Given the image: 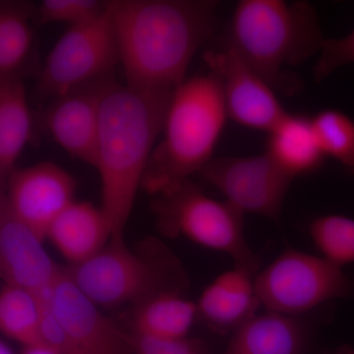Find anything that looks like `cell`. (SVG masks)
Listing matches in <instances>:
<instances>
[{"mask_svg":"<svg viewBox=\"0 0 354 354\" xmlns=\"http://www.w3.org/2000/svg\"><path fill=\"white\" fill-rule=\"evenodd\" d=\"M41 298L24 288L4 285L0 290V332L24 346L44 344L41 337Z\"/></svg>","mask_w":354,"mask_h":354,"instance_id":"7402d4cb","label":"cell"},{"mask_svg":"<svg viewBox=\"0 0 354 354\" xmlns=\"http://www.w3.org/2000/svg\"><path fill=\"white\" fill-rule=\"evenodd\" d=\"M205 62L220 81L227 116L234 122L268 133L288 113L276 91L227 43L218 50L208 51Z\"/></svg>","mask_w":354,"mask_h":354,"instance_id":"8fae6325","label":"cell"},{"mask_svg":"<svg viewBox=\"0 0 354 354\" xmlns=\"http://www.w3.org/2000/svg\"><path fill=\"white\" fill-rule=\"evenodd\" d=\"M109 4L100 0H44L35 16L41 26L62 23L74 27L97 19L108 10Z\"/></svg>","mask_w":354,"mask_h":354,"instance_id":"d4e9b609","label":"cell"},{"mask_svg":"<svg viewBox=\"0 0 354 354\" xmlns=\"http://www.w3.org/2000/svg\"><path fill=\"white\" fill-rule=\"evenodd\" d=\"M44 239L11 213L7 205L0 216V279L41 295L50 290L64 270L50 257Z\"/></svg>","mask_w":354,"mask_h":354,"instance_id":"4fadbf2b","label":"cell"},{"mask_svg":"<svg viewBox=\"0 0 354 354\" xmlns=\"http://www.w3.org/2000/svg\"><path fill=\"white\" fill-rule=\"evenodd\" d=\"M200 174L243 215L254 214L274 221L281 218L295 180L266 152L251 157L213 158Z\"/></svg>","mask_w":354,"mask_h":354,"instance_id":"30bf717a","label":"cell"},{"mask_svg":"<svg viewBox=\"0 0 354 354\" xmlns=\"http://www.w3.org/2000/svg\"><path fill=\"white\" fill-rule=\"evenodd\" d=\"M227 118L220 81L212 72L186 78L172 92L142 187L157 196L201 171Z\"/></svg>","mask_w":354,"mask_h":354,"instance_id":"277c9868","label":"cell"},{"mask_svg":"<svg viewBox=\"0 0 354 354\" xmlns=\"http://www.w3.org/2000/svg\"><path fill=\"white\" fill-rule=\"evenodd\" d=\"M113 79L77 88L50 100L44 123L53 138L72 157L94 165L102 95Z\"/></svg>","mask_w":354,"mask_h":354,"instance_id":"5bb4252c","label":"cell"},{"mask_svg":"<svg viewBox=\"0 0 354 354\" xmlns=\"http://www.w3.org/2000/svg\"><path fill=\"white\" fill-rule=\"evenodd\" d=\"M267 134L266 153L293 179L313 174L325 162L312 118L288 113Z\"/></svg>","mask_w":354,"mask_h":354,"instance_id":"ac0fdd59","label":"cell"},{"mask_svg":"<svg viewBox=\"0 0 354 354\" xmlns=\"http://www.w3.org/2000/svg\"><path fill=\"white\" fill-rule=\"evenodd\" d=\"M120 64L113 21L108 10L97 19L69 27L46 58L39 76V94L53 100L113 78Z\"/></svg>","mask_w":354,"mask_h":354,"instance_id":"9c48e42d","label":"cell"},{"mask_svg":"<svg viewBox=\"0 0 354 354\" xmlns=\"http://www.w3.org/2000/svg\"><path fill=\"white\" fill-rule=\"evenodd\" d=\"M255 274L235 267L221 272L197 300L198 318L216 332L232 334L259 312Z\"/></svg>","mask_w":354,"mask_h":354,"instance_id":"9a60e30c","label":"cell"},{"mask_svg":"<svg viewBox=\"0 0 354 354\" xmlns=\"http://www.w3.org/2000/svg\"><path fill=\"white\" fill-rule=\"evenodd\" d=\"M0 354H13V353L4 342L0 341Z\"/></svg>","mask_w":354,"mask_h":354,"instance_id":"f546056e","label":"cell"},{"mask_svg":"<svg viewBox=\"0 0 354 354\" xmlns=\"http://www.w3.org/2000/svg\"><path fill=\"white\" fill-rule=\"evenodd\" d=\"M317 139L326 158H332L354 172V120L335 109H325L312 118Z\"/></svg>","mask_w":354,"mask_h":354,"instance_id":"cb8c5ba5","label":"cell"},{"mask_svg":"<svg viewBox=\"0 0 354 354\" xmlns=\"http://www.w3.org/2000/svg\"><path fill=\"white\" fill-rule=\"evenodd\" d=\"M152 209L167 236L185 237L230 256L235 267L255 274L259 271L260 257L247 241L243 214L227 201L209 197L190 179L157 195Z\"/></svg>","mask_w":354,"mask_h":354,"instance_id":"8992f818","label":"cell"},{"mask_svg":"<svg viewBox=\"0 0 354 354\" xmlns=\"http://www.w3.org/2000/svg\"><path fill=\"white\" fill-rule=\"evenodd\" d=\"M23 354H58L55 349L46 344H36V346H24Z\"/></svg>","mask_w":354,"mask_h":354,"instance_id":"83f0119b","label":"cell"},{"mask_svg":"<svg viewBox=\"0 0 354 354\" xmlns=\"http://www.w3.org/2000/svg\"><path fill=\"white\" fill-rule=\"evenodd\" d=\"M75 178L53 162L15 169L6 183L7 205L16 218L46 239L55 218L75 201Z\"/></svg>","mask_w":354,"mask_h":354,"instance_id":"7c38bea8","label":"cell"},{"mask_svg":"<svg viewBox=\"0 0 354 354\" xmlns=\"http://www.w3.org/2000/svg\"><path fill=\"white\" fill-rule=\"evenodd\" d=\"M198 319L196 302L181 290L155 293L136 305L132 334L155 339H178L189 337Z\"/></svg>","mask_w":354,"mask_h":354,"instance_id":"d6986e66","label":"cell"},{"mask_svg":"<svg viewBox=\"0 0 354 354\" xmlns=\"http://www.w3.org/2000/svg\"><path fill=\"white\" fill-rule=\"evenodd\" d=\"M41 337L58 354H135L130 335L121 330L99 306L62 272L43 295Z\"/></svg>","mask_w":354,"mask_h":354,"instance_id":"ba28073f","label":"cell"},{"mask_svg":"<svg viewBox=\"0 0 354 354\" xmlns=\"http://www.w3.org/2000/svg\"><path fill=\"white\" fill-rule=\"evenodd\" d=\"M35 13L32 4L0 1V80L20 76L34 41L31 19Z\"/></svg>","mask_w":354,"mask_h":354,"instance_id":"44dd1931","label":"cell"},{"mask_svg":"<svg viewBox=\"0 0 354 354\" xmlns=\"http://www.w3.org/2000/svg\"><path fill=\"white\" fill-rule=\"evenodd\" d=\"M171 94L137 90L113 81L102 95L93 167L101 179V208L111 223V239H124Z\"/></svg>","mask_w":354,"mask_h":354,"instance_id":"7a4b0ae2","label":"cell"},{"mask_svg":"<svg viewBox=\"0 0 354 354\" xmlns=\"http://www.w3.org/2000/svg\"><path fill=\"white\" fill-rule=\"evenodd\" d=\"M218 7L213 0L109 1L125 85L174 92L213 35Z\"/></svg>","mask_w":354,"mask_h":354,"instance_id":"6da1fadb","label":"cell"},{"mask_svg":"<svg viewBox=\"0 0 354 354\" xmlns=\"http://www.w3.org/2000/svg\"><path fill=\"white\" fill-rule=\"evenodd\" d=\"M6 206V189L0 187V216L3 213L4 209Z\"/></svg>","mask_w":354,"mask_h":354,"instance_id":"f1b7e54d","label":"cell"},{"mask_svg":"<svg viewBox=\"0 0 354 354\" xmlns=\"http://www.w3.org/2000/svg\"><path fill=\"white\" fill-rule=\"evenodd\" d=\"M308 234L321 257L344 269L354 264V218L342 215L317 216Z\"/></svg>","mask_w":354,"mask_h":354,"instance_id":"603a6c76","label":"cell"},{"mask_svg":"<svg viewBox=\"0 0 354 354\" xmlns=\"http://www.w3.org/2000/svg\"><path fill=\"white\" fill-rule=\"evenodd\" d=\"M65 272L97 306L137 305L160 291H183L185 283L178 261L157 241L149 242L146 252H135L124 239H111L99 253Z\"/></svg>","mask_w":354,"mask_h":354,"instance_id":"5b68a950","label":"cell"},{"mask_svg":"<svg viewBox=\"0 0 354 354\" xmlns=\"http://www.w3.org/2000/svg\"><path fill=\"white\" fill-rule=\"evenodd\" d=\"M230 335L221 354H304L308 339L301 317L265 309Z\"/></svg>","mask_w":354,"mask_h":354,"instance_id":"e0dca14e","label":"cell"},{"mask_svg":"<svg viewBox=\"0 0 354 354\" xmlns=\"http://www.w3.org/2000/svg\"><path fill=\"white\" fill-rule=\"evenodd\" d=\"M339 354H354V351L353 349H346V351H342Z\"/></svg>","mask_w":354,"mask_h":354,"instance_id":"4dcf8cb0","label":"cell"},{"mask_svg":"<svg viewBox=\"0 0 354 354\" xmlns=\"http://www.w3.org/2000/svg\"><path fill=\"white\" fill-rule=\"evenodd\" d=\"M46 239L74 266L99 253L113 239V230L101 207L75 200L51 223Z\"/></svg>","mask_w":354,"mask_h":354,"instance_id":"2e32d148","label":"cell"},{"mask_svg":"<svg viewBox=\"0 0 354 354\" xmlns=\"http://www.w3.org/2000/svg\"><path fill=\"white\" fill-rule=\"evenodd\" d=\"M353 64L354 30L342 38L324 39L313 69L314 78L320 82L337 69Z\"/></svg>","mask_w":354,"mask_h":354,"instance_id":"484cf974","label":"cell"},{"mask_svg":"<svg viewBox=\"0 0 354 354\" xmlns=\"http://www.w3.org/2000/svg\"><path fill=\"white\" fill-rule=\"evenodd\" d=\"M255 286L261 307L292 317L354 293V283L344 269L295 248L286 249L258 271Z\"/></svg>","mask_w":354,"mask_h":354,"instance_id":"52a82bcc","label":"cell"},{"mask_svg":"<svg viewBox=\"0 0 354 354\" xmlns=\"http://www.w3.org/2000/svg\"><path fill=\"white\" fill-rule=\"evenodd\" d=\"M32 133L27 92L21 76L0 80V187L8 177Z\"/></svg>","mask_w":354,"mask_h":354,"instance_id":"ffe728a7","label":"cell"},{"mask_svg":"<svg viewBox=\"0 0 354 354\" xmlns=\"http://www.w3.org/2000/svg\"><path fill=\"white\" fill-rule=\"evenodd\" d=\"M135 354H211L206 342L184 337L178 339H155L129 334Z\"/></svg>","mask_w":354,"mask_h":354,"instance_id":"4316f807","label":"cell"},{"mask_svg":"<svg viewBox=\"0 0 354 354\" xmlns=\"http://www.w3.org/2000/svg\"><path fill=\"white\" fill-rule=\"evenodd\" d=\"M324 39L308 2L242 0L225 43L276 93L292 95L299 81L290 69L319 53Z\"/></svg>","mask_w":354,"mask_h":354,"instance_id":"3957f363","label":"cell"}]
</instances>
